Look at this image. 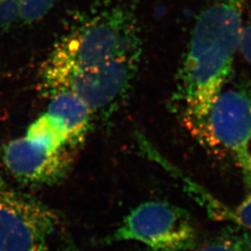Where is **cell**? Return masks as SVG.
Here are the masks:
<instances>
[{"label": "cell", "mask_w": 251, "mask_h": 251, "mask_svg": "<svg viewBox=\"0 0 251 251\" xmlns=\"http://www.w3.org/2000/svg\"><path fill=\"white\" fill-rule=\"evenodd\" d=\"M245 0H213L198 15L172 101L187 125L205 117L225 89L239 50Z\"/></svg>", "instance_id": "1"}, {"label": "cell", "mask_w": 251, "mask_h": 251, "mask_svg": "<svg viewBox=\"0 0 251 251\" xmlns=\"http://www.w3.org/2000/svg\"><path fill=\"white\" fill-rule=\"evenodd\" d=\"M143 43L135 11L113 5L81 19L54 46L42 65L94 69L128 57H141Z\"/></svg>", "instance_id": "2"}, {"label": "cell", "mask_w": 251, "mask_h": 251, "mask_svg": "<svg viewBox=\"0 0 251 251\" xmlns=\"http://www.w3.org/2000/svg\"><path fill=\"white\" fill-rule=\"evenodd\" d=\"M140 58H122L94 69L42 65L39 74L40 90L48 98L60 91H70L87 103L95 118L106 120L127 99Z\"/></svg>", "instance_id": "3"}, {"label": "cell", "mask_w": 251, "mask_h": 251, "mask_svg": "<svg viewBox=\"0 0 251 251\" xmlns=\"http://www.w3.org/2000/svg\"><path fill=\"white\" fill-rule=\"evenodd\" d=\"M186 127L207 150L229 157L251 183V89L221 91L207 114Z\"/></svg>", "instance_id": "4"}, {"label": "cell", "mask_w": 251, "mask_h": 251, "mask_svg": "<svg viewBox=\"0 0 251 251\" xmlns=\"http://www.w3.org/2000/svg\"><path fill=\"white\" fill-rule=\"evenodd\" d=\"M196 238V226L187 211L152 200L134 207L107 241L140 242L152 251H185L194 247Z\"/></svg>", "instance_id": "5"}, {"label": "cell", "mask_w": 251, "mask_h": 251, "mask_svg": "<svg viewBox=\"0 0 251 251\" xmlns=\"http://www.w3.org/2000/svg\"><path fill=\"white\" fill-rule=\"evenodd\" d=\"M59 225L53 209L0 177V251H47Z\"/></svg>", "instance_id": "6"}, {"label": "cell", "mask_w": 251, "mask_h": 251, "mask_svg": "<svg viewBox=\"0 0 251 251\" xmlns=\"http://www.w3.org/2000/svg\"><path fill=\"white\" fill-rule=\"evenodd\" d=\"M75 150L48 151L25 137L9 141L2 148V160L19 182L32 186H52L66 179L72 168Z\"/></svg>", "instance_id": "7"}, {"label": "cell", "mask_w": 251, "mask_h": 251, "mask_svg": "<svg viewBox=\"0 0 251 251\" xmlns=\"http://www.w3.org/2000/svg\"><path fill=\"white\" fill-rule=\"evenodd\" d=\"M46 113L56 117L69 133V145L75 150L84 144L94 115L87 103L70 91H60L50 98Z\"/></svg>", "instance_id": "8"}, {"label": "cell", "mask_w": 251, "mask_h": 251, "mask_svg": "<svg viewBox=\"0 0 251 251\" xmlns=\"http://www.w3.org/2000/svg\"><path fill=\"white\" fill-rule=\"evenodd\" d=\"M25 138L30 143L51 152L63 148L72 149L69 145L67 129L60 120L48 113L40 116L29 126Z\"/></svg>", "instance_id": "9"}, {"label": "cell", "mask_w": 251, "mask_h": 251, "mask_svg": "<svg viewBox=\"0 0 251 251\" xmlns=\"http://www.w3.org/2000/svg\"><path fill=\"white\" fill-rule=\"evenodd\" d=\"M194 251H251V233L241 228L226 231Z\"/></svg>", "instance_id": "10"}, {"label": "cell", "mask_w": 251, "mask_h": 251, "mask_svg": "<svg viewBox=\"0 0 251 251\" xmlns=\"http://www.w3.org/2000/svg\"><path fill=\"white\" fill-rule=\"evenodd\" d=\"M215 209L222 217L232 221L233 224L239 225L241 229L251 233V195L232 209L220 204H216Z\"/></svg>", "instance_id": "11"}, {"label": "cell", "mask_w": 251, "mask_h": 251, "mask_svg": "<svg viewBox=\"0 0 251 251\" xmlns=\"http://www.w3.org/2000/svg\"><path fill=\"white\" fill-rule=\"evenodd\" d=\"M59 0H18L21 21L32 24L45 17Z\"/></svg>", "instance_id": "12"}, {"label": "cell", "mask_w": 251, "mask_h": 251, "mask_svg": "<svg viewBox=\"0 0 251 251\" xmlns=\"http://www.w3.org/2000/svg\"><path fill=\"white\" fill-rule=\"evenodd\" d=\"M20 20L18 0H0V29L9 30Z\"/></svg>", "instance_id": "13"}, {"label": "cell", "mask_w": 251, "mask_h": 251, "mask_svg": "<svg viewBox=\"0 0 251 251\" xmlns=\"http://www.w3.org/2000/svg\"><path fill=\"white\" fill-rule=\"evenodd\" d=\"M239 50L244 59L251 65V22L243 25L239 41Z\"/></svg>", "instance_id": "14"}, {"label": "cell", "mask_w": 251, "mask_h": 251, "mask_svg": "<svg viewBox=\"0 0 251 251\" xmlns=\"http://www.w3.org/2000/svg\"><path fill=\"white\" fill-rule=\"evenodd\" d=\"M79 251L75 246H73V245H68L67 247H66V251Z\"/></svg>", "instance_id": "15"}]
</instances>
